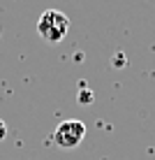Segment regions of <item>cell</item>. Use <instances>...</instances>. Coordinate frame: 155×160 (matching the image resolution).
Masks as SVG:
<instances>
[{
	"label": "cell",
	"instance_id": "cell-1",
	"mask_svg": "<svg viewBox=\"0 0 155 160\" xmlns=\"http://www.w3.org/2000/svg\"><path fill=\"white\" fill-rule=\"evenodd\" d=\"M67 30H70V19L63 12H58V9L42 12L40 21H37V32H40V37L44 42L56 44L67 35Z\"/></svg>",
	"mask_w": 155,
	"mask_h": 160
},
{
	"label": "cell",
	"instance_id": "cell-2",
	"mask_svg": "<svg viewBox=\"0 0 155 160\" xmlns=\"http://www.w3.org/2000/svg\"><path fill=\"white\" fill-rule=\"evenodd\" d=\"M86 137V125L76 118H70V121H63L58 123V128L53 130V142L60 146V148H76L84 142Z\"/></svg>",
	"mask_w": 155,
	"mask_h": 160
},
{
	"label": "cell",
	"instance_id": "cell-4",
	"mask_svg": "<svg viewBox=\"0 0 155 160\" xmlns=\"http://www.w3.org/2000/svg\"><path fill=\"white\" fill-rule=\"evenodd\" d=\"M79 100H81V102H84V100H88V102H90V100H93V93H90V91H81Z\"/></svg>",
	"mask_w": 155,
	"mask_h": 160
},
{
	"label": "cell",
	"instance_id": "cell-3",
	"mask_svg": "<svg viewBox=\"0 0 155 160\" xmlns=\"http://www.w3.org/2000/svg\"><path fill=\"white\" fill-rule=\"evenodd\" d=\"M5 137H7V123H5V121L0 118V142H2Z\"/></svg>",
	"mask_w": 155,
	"mask_h": 160
}]
</instances>
